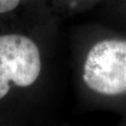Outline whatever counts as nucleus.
I'll return each instance as SVG.
<instances>
[{"instance_id": "f257e3e1", "label": "nucleus", "mask_w": 126, "mask_h": 126, "mask_svg": "<svg viewBox=\"0 0 126 126\" xmlns=\"http://www.w3.org/2000/svg\"><path fill=\"white\" fill-rule=\"evenodd\" d=\"M53 47L34 33L0 32V122L48 123L58 95Z\"/></svg>"}, {"instance_id": "f03ea898", "label": "nucleus", "mask_w": 126, "mask_h": 126, "mask_svg": "<svg viewBox=\"0 0 126 126\" xmlns=\"http://www.w3.org/2000/svg\"><path fill=\"white\" fill-rule=\"evenodd\" d=\"M73 62L83 105L126 114V30H84L73 43Z\"/></svg>"}, {"instance_id": "7ed1b4c3", "label": "nucleus", "mask_w": 126, "mask_h": 126, "mask_svg": "<svg viewBox=\"0 0 126 126\" xmlns=\"http://www.w3.org/2000/svg\"><path fill=\"white\" fill-rule=\"evenodd\" d=\"M22 3L23 0H0V16L13 13Z\"/></svg>"}, {"instance_id": "20e7f679", "label": "nucleus", "mask_w": 126, "mask_h": 126, "mask_svg": "<svg viewBox=\"0 0 126 126\" xmlns=\"http://www.w3.org/2000/svg\"><path fill=\"white\" fill-rule=\"evenodd\" d=\"M70 4L73 5V7H83L85 5H89L92 3H96L100 0H67Z\"/></svg>"}, {"instance_id": "39448f33", "label": "nucleus", "mask_w": 126, "mask_h": 126, "mask_svg": "<svg viewBox=\"0 0 126 126\" xmlns=\"http://www.w3.org/2000/svg\"><path fill=\"white\" fill-rule=\"evenodd\" d=\"M120 1V9H121V15L124 20V30H126V0H119Z\"/></svg>"}, {"instance_id": "423d86ee", "label": "nucleus", "mask_w": 126, "mask_h": 126, "mask_svg": "<svg viewBox=\"0 0 126 126\" xmlns=\"http://www.w3.org/2000/svg\"><path fill=\"white\" fill-rule=\"evenodd\" d=\"M0 126H18V125H14V124H11V123H7V122H0Z\"/></svg>"}, {"instance_id": "0eeeda50", "label": "nucleus", "mask_w": 126, "mask_h": 126, "mask_svg": "<svg viewBox=\"0 0 126 126\" xmlns=\"http://www.w3.org/2000/svg\"><path fill=\"white\" fill-rule=\"evenodd\" d=\"M48 126H51V125H48ZM118 126H126V122H122V123H121V124H119Z\"/></svg>"}]
</instances>
